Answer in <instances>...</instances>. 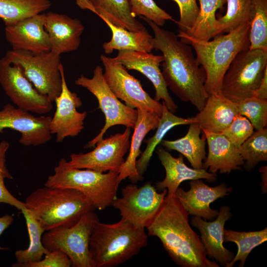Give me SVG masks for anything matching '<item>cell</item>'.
<instances>
[{"instance_id": "cell-37", "label": "cell", "mask_w": 267, "mask_h": 267, "mask_svg": "<svg viewBox=\"0 0 267 267\" xmlns=\"http://www.w3.org/2000/svg\"><path fill=\"white\" fill-rule=\"evenodd\" d=\"M238 114L247 118L257 130L267 125V99L252 96L237 103Z\"/></svg>"}, {"instance_id": "cell-10", "label": "cell", "mask_w": 267, "mask_h": 267, "mask_svg": "<svg viewBox=\"0 0 267 267\" xmlns=\"http://www.w3.org/2000/svg\"><path fill=\"white\" fill-rule=\"evenodd\" d=\"M5 57L19 65L35 89L53 102L62 89L59 66L60 55L51 51L34 53L22 50H8Z\"/></svg>"}, {"instance_id": "cell-36", "label": "cell", "mask_w": 267, "mask_h": 267, "mask_svg": "<svg viewBox=\"0 0 267 267\" xmlns=\"http://www.w3.org/2000/svg\"><path fill=\"white\" fill-rule=\"evenodd\" d=\"M252 3L249 49L267 51V0H252Z\"/></svg>"}, {"instance_id": "cell-9", "label": "cell", "mask_w": 267, "mask_h": 267, "mask_svg": "<svg viewBox=\"0 0 267 267\" xmlns=\"http://www.w3.org/2000/svg\"><path fill=\"white\" fill-rule=\"evenodd\" d=\"M99 221L94 211L84 214L74 225L45 231L42 238L48 251L60 250L70 259L72 267H92L89 243L93 227Z\"/></svg>"}, {"instance_id": "cell-3", "label": "cell", "mask_w": 267, "mask_h": 267, "mask_svg": "<svg viewBox=\"0 0 267 267\" xmlns=\"http://www.w3.org/2000/svg\"><path fill=\"white\" fill-rule=\"evenodd\" d=\"M251 22L244 23L226 34H219L212 41H202L179 32L182 42L192 45L196 59L206 73L205 89L208 95L221 91L224 75L240 51L249 49Z\"/></svg>"}, {"instance_id": "cell-34", "label": "cell", "mask_w": 267, "mask_h": 267, "mask_svg": "<svg viewBox=\"0 0 267 267\" xmlns=\"http://www.w3.org/2000/svg\"><path fill=\"white\" fill-rule=\"evenodd\" d=\"M223 239L225 242H234L238 247L236 255L226 267H233L238 261H240L239 267H243L251 251L267 240V228L249 232L224 229Z\"/></svg>"}, {"instance_id": "cell-22", "label": "cell", "mask_w": 267, "mask_h": 267, "mask_svg": "<svg viewBox=\"0 0 267 267\" xmlns=\"http://www.w3.org/2000/svg\"><path fill=\"white\" fill-rule=\"evenodd\" d=\"M44 15V27L49 37L51 51L60 55L78 49L84 30L82 22L77 18L53 12Z\"/></svg>"}, {"instance_id": "cell-24", "label": "cell", "mask_w": 267, "mask_h": 267, "mask_svg": "<svg viewBox=\"0 0 267 267\" xmlns=\"http://www.w3.org/2000/svg\"><path fill=\"white\" fill-rule=\"evenodd\" d=\"M156 153L166 171L164 179L156 183V188L167 189V195L175 194L179 184L184 181L197 179L214 181L217 178L216 174L208 172L205 169L188 167L184 163L182 156L174 157L161 147L158 148Z\"/></svg>"}, {"instance_id": "cell-42", "label": "cell", "mask_w": 267, "mask_h": 267, "mask_svg": "<svg viewBox=\"0 0 267 267\" xmlns=\"http://www.w3.org/2000/svg\"><path fill=\"white\" fill-rule=\"evenodd\" d=\"M44 258L34 263L23 264L19 267H70L72 263L68 256L60 250L49 251Z\"/></svg>"}, {"instance_id": "cell-17", "label": "cell", "mask_w": 267, "mask_h": 267, "mask_svg": "<svg viewBox=\"0 0 267 267\" xmlns=\"http://www.w3.org/2000/svg\"><path fill=\"white\" fill-rule=\"evenodd\" d=\"M114 59L127 69L137 71L144 75L152 84L155 90L154 99L162 100L172 113L176 112L178 106L170 95L168 87L160 68L164 60L162 55L150 52L123 50L118 51Z\"/></svg>"}, {"instance_id": "cell-44", "label": "cell", "mask_w": 267, "mask_h": 267, "mask_svg": "<svg viewBox=\"0 0 267 267\" xmlns=\"http://www.w3.org/2000/svg\"><path fill=\"white\" fill-rule=\"evenodd\" d=\"M13 221V217L9 215H5L0 217V236L4 230L12 224ZM6 249H8V248L0 246V250Z\"/></svg>"}, {"instance_id": "cell-19", "label": "cell", "mask_w": 267, "mask_h": 267, "mask_svg": "<svg viewBox=\"0 0 267 267\" xmlns=\"http://www.w3.org/2000/svg\"><path fill=\"white\" fill-rule=\"evenodd\" d=\"M189 184V190L185 191L178 187L175 195L189 215L205 220H212L219 214V211L210 208L211 203L228 195L232 190L224 183L211 187L201 179L191 180Z\"/></svg>"}, {"instance_id": "cell-33", "label": "cell", "mask_w": 267, "mask_h": 267, "mask_svg": "<svg viewBox=\"0 0 267 267\" xmlns=\"http://www.w3.org/2000/svg\"><path fill=\"white\" fill-rule=\"evenodd\" d=\"M226 2V13L217 19L213 38L219 34L228 33L242 24L251 21L252 0H227Z\"/></svg>"}, {"instance_id": "cell-29", "label": "cell", "mask_w": 267, "mask_h": 267, "mask_svg": "<svg viewBox=\"0 0 267 267\" xmlns=\"http://www.w3.org/2000/svg\"><path fill=\"white\" fill-rule=\"evenodd\" d=\"M91 5L116 26L137 32L146 29L133 15L129 0H89Z\"/></svg>"}, {"instance_id": "cell-21", "label": "cell", "mask_w": 267, "mask_h": 267, "mask_svg": "<svg viewBox=\"0 0 267 267\" xmlns=\"http://www.w3.org/2000/svg\"><path fill=\"white\" fill-rule=\"evenodd\" d=\"M77 6L82 9L91 11L98 15L111 29V39L102 44L105 53L111 54L114 50H135L150 52L154 49L153 38L146 29L132 32L116 26L100 11L94 7L89 0H75Z\"/></svg>"}, {"instance_id": "cell-14", "label": "cell", "mask_w": 267, "mask_h": 267, "mask_svg": "<svg viewBox=\"0 0 267 267\" xmlns=\"http://www.w3.org/2000/svg\"><path fill=\"white\" fill-rule=\"evenodd\" d=\"M0 84L17 107L31 113L44 114L52 108V101L40 93L25 75L21 67L4 57L0 59Z\"/></svg>"}, {"instance_id": "cell-4", "label": "cell", "mask_w": 267, "mask_h": 267, "mask_svg": "<svg viewBox=\"0 0 267 267\" xmlns=\"http://www.w3.org/2000/svg\"><path fill=\"white\" fill-rule=\"evenodd\" d=\"M147 241L145 228L122 220L111 224L98 221L89 243L92 267H112L123 264L137 255Z\"/></svg>"}, {"instance_id": "cell-40", "label": "cell", "mask_w": 267, "mask_h": 267, "mask_svg": "<svg viewBox=\"0 0 267 267\" xmlns=\"http://www.w3.org/2000/svg\"><path fill=\"white\" fill-rule=\"evenodd\" d=\"M254 130V127L247 118L238 114L221 134L239 148L253 134Z\"/></svg>"}, {"instance_id": "cell-41", "label": "cell", "mask_w": 267, "mask_h": 267, "mask_svg": "<svg viewBox=\"0 0 267 267\" xmlns=\"http://www.w3.org/2000/svg\"><path fill=\"white\" fill-rule=\"evenodd\" d=\"M178 6L180 18L178 21L174 20L179 32H185L192 26L198 16L199 8L196 0H172Z\"/></svg>"}, {"instance_id": "cell-7", "label": "cell", "mask_w": 267, "mask_h": 267, "mask_svg": "<svg viewBox=\"0 0 267 267\" xmlns=\"http://www.w3.org/2000/svg\"><path fill=\"white\" fill-rule=\"evenodd\" d=\"M267 71V51L248 49L234 57L223 78L221 91L238 103L253 96Z\"/></svg>"}, {"instance_id": "cell-16", "label": "cell", "mask_w": 267, "mask_h": 267, "mask_svg": "<svg viewBox=\"0 0 267 267\" xmlns=\"http://www.w3.org/2000/svg\"><path fill=\"white\" fill-rule=\"evenodd\" d=\"M50 116H35L30 112L15 107L10 104L5 105L0 110V134L5 129L18 132L19 142L26 146H37L49 141L52 137L50 131Z\"/></svg>"}, {"instance_id": "cell-20", "label": "cell", "mask_w": 267, "mask_h": 267, "mask_svg": "<svg viewBox=\"0 0 267 267\" xmlns=\"http://www.w3.org/2000/svg\"><path fill=\"white\" fill-rule=\"evenodd\" d=\"M232 215L230 208L223 206L220 207L215 220L207 222L200 217L193 216L191 222L200 232V238L207 255L214 258L221 266L225 267L234 257L233 253L223 245L224 224Z\"/></svg>"}, {"instance_id": "cell-43", "label": "cell", "mask_w": 267, "mask_h": 267, "mask_svg": "<svg viewBox=\"0 0 267 267\" xmlns=\"http://www.w3.org/2000/svg\"><path fill=\"white\" fill-rule=\"evenodd\" d=\"M253 96L256 98L267 99V71H266L262 81Z\"/></svg>"}, {"instance_id": "cell-28", "label": "cell", "mask_w": 267, "mask_h": 267, "mask_svg": "<svg viewBox=\"0 0 267 267\" xmlns=\"http://www.w3.org/2000/svg\"><path fill=\"white\" fill-rule=\"evenodd\" d=\"M162 104L163 111L156 133L152 137L146 140V147L143 152H141L140 157L136 162L137 171L142 176L147 170L156 147L163 140L168 132L177 126L189 125L197 122L194 117L183 118L174 115L167 109L163 102Z\"/></svg>"}, {"instance_id": "cell-13", "label": "cell", "mask_w": 267, "mask_h": 267, "mask_svg": "<svg viewBox=\"0 0 267 267\" xmlns=\"http://www.w3.org/2000/svg\"><path fill=\"white\" fill-rule=\"evenodd\" d=\"M131 128L100 140L92 151L73 153L69 165L73 168L89 169L101 173H119L125 162L124 156L130 147Z\"/></svg>"}, {"instance_id": "cell-45", "label": "cell", "mask_w": 267, "mask_h": 267, "mask_svg": "<svg viewBox=\"0 0 267 267\" xmlns=\"http://www.w3.org/2000/svg\"><path fill=\"white\" fill-rule=\"evenodd\" d=\"M260 172L261 173V186L262 189L265 191V192L267 191V188H265V185L267 186V185L265 184V182L267 183V166L263 167L260 168Z\"/></svg>"}, {"instance_id": "cell-6", "label": "cell", "mask_w": 267, "mask_h": 267, "mask_svg": "<svg viewBox=\"0 0 267 267\" xmlns=\"http://www.w3.org/2000/svg\"><path fill=\"white\" fill-rule=\"evenodd\" d=\"M118 173H101L89 169L71 167L61 158L49 176L44 186L75 189L91 202L95 209L103 210L111 206L117 197L120 182Z\"/></svg>"}, {"instance_id": "cell-31", "label": "cell", "mask_w": 267, "mask_h": 267, "mask_svg": "<svg viewBox=\"0 0 267 267\" xmlns=\"http://www.w3.org/2000/svg\"><path fill=\"white\" fill-rule=\"evenodd\" d=\"M24 215L30 238L28 247L24 250H17L15 253L16 262L12 264L13 267H19L20 265L34 263L40 261L48 251L44 246L42 235L44 229L30 212L26 208L21 210Z\"/></svg>"}, {"instance_id": "cell-38", "label": "cell", "mask_w": 267, "mask_h": 267, "mask_svg": "<svg viewBox=\"0 0 267 267\" xmlns=\"http://www.w3.org/2000/svg\"><path fill=\"white\" fill-rule=\"evenodd\" d=\"M129 2L133 16L144 17L159 27H162L167 20H174L153 0H129Z\"/></svg>"}, {"instance_id": "cell-15", "label": "cell", "mask_w": 267, "mask_h": 267, "mask_svg": "<svg viewBox=\"0 0 267 267\" xmlns=\"http://www.w3.org/2000/svg\"><path fill=\"white\" fill-rule=\"evenodd\" d=\"M62 79V89L56 97V109L50 123L51 134L56 136V141L61 142L68 137L78 135L84 128L86 111L79 112L77 108L82 105L81 98L68 88L61 62L59 66Z\"/></svg>"}, {"instance_id": "cell-32", "label": "cell", "mask_w": 267, "mask_h": 267, "mask_svg": "<svg viewBox=\"0 0 267 267\" xmlns=\"http://www.w3.org/2000/svg\"><path fill=\"white\" fill-rule=\"evenodd\" d=\"M49 0H0V18L5 26L43 13L51 6Z\"/></svg>"}, {"instance_id": "cell-2", "label": "cell", "mask_w": 267, "mask_h": 267, "mask_svg": "<svg viewBox=\"0 0 267 267\" xmlns=\"http://www.w3.org/2000/svg\"><path fill=\"white\" fill-rule=\"evenodd\" d=\"M188 213L175 195H166L158 213L146 227L157 237L172 260L182 267H219L207 258L200 236L192 229Z\"/></svg>"}, {"instance_id": "cell-23", "label": "cell", "mask_w": 267, "mask_h": 267, "mask_svg": "<svg viewBox=\"0 0 267 267\" xmlns=\"http://www.w3.org/2000/svg\"><path fill=\"white\" fill-rule=\"evenodd\" d=\"M208 147V156L203 169L210 173L230 174L233 170H241L244 164L239 148L222 134L201 130Z\"/></svg>"}, {"instance_id": "cell-26", "label": "cell", "mask_w": 267, "mask_h": 267, "mask_svg": "<svg viewBox=\"0 0 267 267\" xmlns=\"http://www.w3.org/2000/svg\"><path fill=\"white\" fill-rule=\"evenodd\" d=\"M137 118L134 128L130 147V152L119 173L118 180L129 178L133 183L143 179L136 168L137 158L141 153L140 147L143 139L151 130L157 129L160 117L144 110L137 109Z\"/></svg>"}, {"instance_id": "cell-39", "label": "cell", "mask_w": 267, "mask_h": 267, "mask_svg": "<svg viewBox=\"0 0 267 267\" xmlns=\"http://www.w3.org/2000/svg\"><path fill=\"white\" fill-rule=\"evenodd\" d=\"M9 147V143L5 140L0 142V203L9 204L21 211L25 208L24 202L13 196L6 188L4 180L12 179V176L9 172L6 165V153Z\"/></svg>"}, {"instance_id": "cell-1", "label": "cell", "mask_w": 267, "mask_h": 267, "mask_svg": "<svg viewBox=\"0 0 267 267\" xmlns=\"http://www.w3.org/2000/svg\"><path fill=\"white\" fill-rule=\"evenodd\" d=\"M151 27L154 49L162 53V73L168 87L180 100L203 108L208 95L205 89L206 73L194 57L191 47L174 32L139 16Z\"/></svg>"}, {"instance_id": "cell-18", "label": "cell", "mask_w": 267, "mask_h": 267, "mask_svg": "<svg viewBox=\"0 0 267 267\" xmlns=\"http://www.w3.org/2000/svg\"><path fill=\"white\" fill-rule=\"evenodd\" d=\"M44 13L37 14L5 26V37L12 49L34 53L51 51L47 33L44 29Z\"/></svg>"}, {"instance_id": "cell-27", "label": "cell", "mask_w": 267, "mask_h": 267, "mask_svg": "<svg viewBox=\"0 0 267 267\" xmlns=\"http://www.w3.org/2000/svg\"><path fill=\"white\" fill-rule=\"evenodd\" d=\"M201 129L197 122L189 124L186 134L175 140H162L161 144L169 150H176L183 155L194 169L203 168V161L206 159V138L200 134Z\"/></svg>"}, {"instance_id": "cell-5", "label": "cell", "mask_w": 267, "mask_h": 267, "mask_svg": "<svg viewBox=\"0 0 267 267\" xmlns=\"http://www.w3.org/2000/svg\"><path fill=\"white\" fill-rule=\"evenodd\" d=\"M24 203L45 231L71 226L84 214L95 210L84 194L68 188L44 186L31 193Z\"/></svg>"}, {"instance_id": "cell-11", "label": "cell", "mask_w": 267, "mask_h": 267, "mask_svg": "<svg viewBox=\"0 0 267 267\" xmlns=\"http://www.w3.org/2000/svg\"><path fill=\"white\" fill-rule=\"evenodd\" d=\"M167 194V189L158 193L149 181L140 187L130 184L122 189L121 197H117L111 206L119 211L121 220L145 228L158 213Z\"/></svg>"}, {"instance_id": "cell-25", "label": "cell", "mask_w": 267, "mask_h": 267, "mask_svg": "<svg viewBox=\"0 0 267 267\" xmlns=\"http://www.w3.org/2000/svg\"><path fill=\"white\" fill-rule=\"evenodd\" d=\"M238 114L237 103L220 91L208 96L203 108L194 118L201 130L221 134Z\"/></svg>"}, {"instance_id": "cell-30", "label": "cell", "mask_w": 267, "mask_h": 267, "mask_svg": "<svg viewBox=\"0 0 267 267\" xmlns=\"http://www.w3.org/2000/svg\"><path fill=\"white\" fill-rule=\"evenodd\" d=\"M200 7L198 16L188 30L179 32L194 40L207 41L213 38L217 19L216 12L222 9L227 0H198Z\"/></svg>"}, {"instance_id": "cell-12", "label": "cell", "mask_w": 267, "mask_h": 267, "mask_svg": "<svg viewBox=\"0 0 267 267\" xmlns=\"http://www.w3.org/2000/svg\"><path fill=\"white\" fill-rule=\"evenodd\" d=\"M104 68L105 80L118 98L131 108L144 110L161 116L163 105L152 98L143 89L140 81L114 58L100 55Z\"/></svg>"}, {"instance_id": "cell-35", "label": "cell", "mask_w": 267, "mask_h": 267, "mask_svg": "<svg viewBox=\"0 0 267 267\" xmlns=\"http://www.w3.org/2000/svg\"><path fill=\"white\" fill-rule=\"evenodd\" d=\"M239 150L244 161L243 167L247 171H250L260 162L267 161V128L254 132L241 145Z\"/></svg>"}, {"instance_id": "cell-8", "label": "cell", "mask_w": 267, "mask_h": 267, "mask_svg": "<svg viewBox=\"0 0 267 267\" xmlns=\"http://www.w3.org/2000/svg\"><path fill=\"white\" fill-rule=\"evenodd\" d=\"M75 84L86 88L95 96L98 102V108L105 118V124L100 133L85 148L94 147L112 126L123 125L126 128L134 129L137 118V109L127 106L118 99L108 86L100 66L95 67L91 78H87L82 74L75 81Z\"/></svg>"}]
</instances>
